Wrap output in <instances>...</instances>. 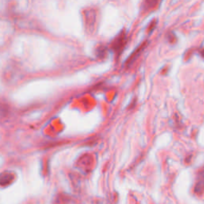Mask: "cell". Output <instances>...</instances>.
Listing matches in <instances>:
<instances>
[{
	"mask_svg": "<svg viewBox=\"0 0 204 204\" xmlns=\"http://www.w3.org/2000/svg\"><path fill=\"white\" fill-rule=\"evenodd\" d=\"M125 40H126V36L124 32L120 33L119 35L116 37V39H114L113 42L112 43V48L115 52L120 53L121 51L124 46Z\"/></svg>",
	"mask_w": 204,
	"mask_h": 204,
	"instance_id": "1",
	"label": "cell"
},
{
	"mask_svg": "<svg viewBox=\"0 0 204 204\" xmlns=\"http://www.w3.org/2000/svg\"><path fill=\"white\" fill-rule=\"evenodd\" d=\"M146 46V43H143V44H141V46H139V47H137V49H136V50L134 51V52L133 53V54L130 55V57L129 58V59L127 60V62H126V66H130V65H132L133 64V62L135 61L136 59L137 58V57L139 56V54H140V53H141V51H142L144 49H145V47Z\"/></svg>",
	"mask_w": 204,
	"mask_h": 204,
	"instance_id": "2",
	"label": "cell"
},
{
	"mask_svg": "<svg viewBox=\"0 0 204 204\" xmlns=\"http://www.w3.org/2000/svg\"><path fill=\"white\" fill-rule=\"evenodd\" d=\"M14 179V175L9 171H5L2 174L1 176V185L2 187L6 186V185L10 184Z\"/></svg>",
	"mask_w": 204,
	"mask_h": 204,
	"instance_id": "3",
	"label": "cell"
},
{
	"mask_svg": "<svg viewBox=\"0 0 204 204\" xmlns=\"http://www.w3.org/2000/svg\"><path fill=\"white\" fill-rule=\"evenodd\" d=\"M194 193L198 195H202L204 192V181L203 180H199L196 183L194 189Z\"/></svg>",
	"mask_w": 204,
	"mask_h": 204,
	"instance_id": "4",
	"label": "cell"
},
{
	"mask_svg": "<svg viewBox=\"0 0 204 204\" xmlns=\"http://www.w3.org/2000/svg\"><path fill=\"white\" fill-rule=\"evenodd\" d=\"M199 176H200V180H203L204 181V169L202 170L199 173Z\"/></svg>",
	"mask_w": 204,
	"mask_h": 204,
	"instance_id": "5",
	"label": "cell"
},
{
	"mask_svg": "<svg viewBox=\"0 0 204 204\" xmlns=\"http://www.w3.org/2000/svg\"><path fill=\"white\" fill-rule=\"evenodd\" d=\"M200 54H201V55H202V56L204 58V49H202V50H200Z\"/></svg>",
	"mask_w": 204,
	"mask_h": 204,
	"instance_id": "6",
	"label": "cell"
}]
</instances>
